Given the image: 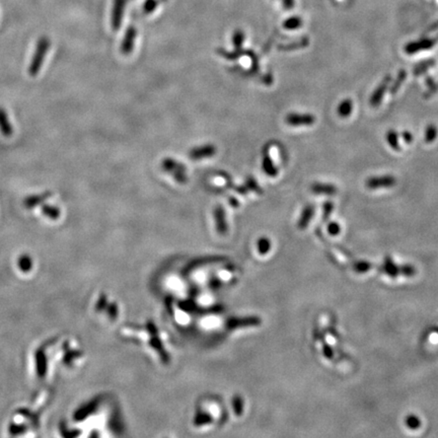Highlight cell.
<instances>
[{
    "label": "cell",
    "instance_id": "6da1fadb",
    "mask_svg": "<svg viewBox=\"0 0 438 438\" xmlns=\"http://www.w3.org/2000/svg\"><path fill=\"white\" fill-rule=\"evenodd\" d=\"M50 46H51V42L47 37H41L39 39L35 54L32 58V61L29 66L30 76H32V77L37 76L38 73L40 72V70H41L44 60H45L46 54L50 49Z\"/></svg>",
    "mask_w": 438,
    "mask_h": 438
},
{
    "label": "cell",
    "instance_id": "7a4b0ae2",
    "mask_svg": "<svg viewBox=\"0 0 438 438\" xmlns=\"http://www.w3.org/2000/svg\"><path fill=\"white\" fill-rule=\"evenodd\" d=\"M162 169L167 174L171 175L174 180L178 184H186L188 182L186 167L175 159L167 157L162 162Z\"/></svg>",
    "mask_w": 438,
    "mask_h": 438
},
{
    "label": "cell",
    "instance_id": "3957f363",
    "mask_svg": "<svg viewBox=\"0 0 438 438\" xmlns=\"http://www.w3.org/2000/svg\"><path fill=\"white\" fill-rule=\"evenodd\" d=\"M396 184V180L394 175H377V176H370L368 177L365 185L370 190H377V189H384V188H392Z\"/></svg>",
    "mask_w": 438,
    "mask_h": 438
},
{
    "label": "cell",
    "instance_id": "277c9868",
    "mask_svg": "<svg viewBox=\"0 0 438 438\" xmlns=\"http://www.w3.org/2000/svg\"><path fill=\"white\" fill-rule=\"evenodd\" d=\"M437 42H438V36L434 39H429V38L421 39V40H419V41H414V42L408 43L405 46L404 51L410 55L416 54L418 52L426 51V50L431 49Z\"/></svg>",
    "mask_w": 438,
    "mask_h": 438
},
{
    "label": "cell",
    "instance_id": "5b68a950",
    "mask_svg": "<svg viewBox=\"0 0 438 438\" xmlns=\"http://www.w3.org/2000/svg\"><path fill=\"white\" fill-rule=\"evenodd\" d=\"M285 122L289 126L298 127V126H311L315 122V118L311 114H298V113H289L285 117Z\"/></svg>",
    "mask_w": 438,
    "mask_h": 438
},
{
    "label": "cell",
    "instance_id": "8992f818",
    "mask_svg": "<svg viewBox=\"0 0 438 438\" xmlns=\"http://www.w3.org/2000/svg\"><path fill=\"white\" fill-rule=\"evenodd\" d=\"M125 6H126V0H114L112 17H111V25L114 31H118L122 25Z\"/></svg>",
    "mask_w": 438,
    "mask_h": 438
},
{
    "label": "cell",
    "instance_id": "52a82bcc",
    "mask_svg": "<svg viewBox=\"0 0 438 438\" xmlns=\"http://www.w3.org/2000/svg\"><path fill=\"white\" fill-rule=\"evenodd\" d=\"M392 82V76L391 75H387L382 83L378 85V87L375 88V90L372 92L370 98H369V104L372 108H377L378 106L381 105V103L383 102L384 96L389 88V86Z\"/></svg>",
    "mask_w": 438,
    "mask_h": 438
},
{
    "label": "cell",
    "instance_id": "ba28073f",
    "mask_svg": "<svg viewBox=\"0 0 438 438\" xmlns=\"http://www.w3.org/2000/svg\"><path fill=\"white\" fill-rule=\"evenodd\" d=\"M216 147L213 144H205L199 147H194L190 153L189 156L193 161H201V159L212 157L216 154Z\"/></svg>",
    "mask_w": 438,
    "mask_h": 438
},
{
    "label": "cell",
    "instance_id": "9c48e42d",
    "mask_svg": "<svg viewBox=\"0 0 438 438\" xmlns=\"http://www.w3.org/2000/svg\"><path fill=\"white\" fill-rule=\"evenodd\" d=\"M136 36H137V31L133 26L129 27L126 30L124 39H123L122 44L120 46V51L123 55H129L132 53L133 48H134V44H135Z\"/></svg>",
    "mask_w": 438,
    "mask_h": 438
},
{
    "label": "cell",
    "instance_id": "30bf717a",
    "mask_svg": "<svg viewBox=\"0 0 438 438\" xmlns=\"http://www.w3.org/2000/svg\"><path fill=\"white\" fill-rule=\"evenodd\" d=\"M310 190L314 194L327 195V196H333L338 192V189L335 185L326 184V183H313L310 186Z\"/></svg>",
    "mask_w": 438,
    "mask_h": 438
},
{
    "label": "cell",
    "instance_id": "8fae6325",
    "mask_svg": "<svg viewBox=\"0 0 438 438\" xmlns=\"http://www.w3.org/2000/svg\"><path fill=\"white\" fill-rule=\"evenodd\" d=\"M262 168L266 175L269 176H276L278 175V168L275 166L273 159L270 156L269 151H264L263 159H262Z\"/></svg>",
    "mask_w": 438,
    "mask_h": 438
},
{
    "label": "cell",
    "instance_id": "7c38bea8",
    "mask_svg": "<svg viewBox=\"0 0 438 438\" xmlns=\"http://www.w3.org/2000/svg\"><path fill=\"white\" fill-rule=\"evenodd\" d=\"M0 132L5 137H9L13 133V129L9 122L7 113L2 108H0Z\"/></svg>",
    "mask_w": 438,
    "mask_h": 438
},
{
    "label": "cell",
    "instance_id": "4fadbf2b",
    "mask_svg": "<svg viewBox=\"0 0 438 438\" xmlns=\"http://www.w3.org/2000/svg\"><path fill=\"white\" fill-rule=\"evenodd\" d=\"M313 213H314V207L312 205L306 206V208L303 210L300 220H298V224H297L298 228L306 229L311 220Z\"/></svg>",
    "mask_w": 438,
    "mask_h": 438
},
{
    "label": "cell",
    "instance_id": "5bb4252c",
    "mask_svg": "<svg viewBox=\"0 0 438 438\" xmlns=\"http://www.w3.org/2000/svg\"><path fill=\"white\" fill-rule=\"evenodd\" d=\"M51 196V192H46L44 194L41 195H34V196H30L28 197L25 200V205L28 208H34L36 206H38L39 204L43 203L45 200Z\"/></svg>",
    "mask_w": 438,
    "mask_h": 438
},
{
    "label": "cell",
    "instance_id": "9a60e30c",
    "mask_svg": "<svg viewBox=\"0 0 438 438\" xmlns=\"http://www.w3.org/2000/svg\"><path fill=\"white\" fill-rule=\"evenodd\" d=\"M309 44V40L307 38H304L302 40H298L297 42L291 43V44H286V45H279L278 46V50L279 51H294V50H300L303 48L307 47Z\"/></svg>",
    "mask_w": 438,
    "mask_h": 438
},
{
    "label": "cell",
    "instance_id": "2e32d148",
    "mask_svg": "<svg viewBox=\"0 0 438 438\" xmlns=\"http://www.w3.org/2000/svg\"><path fill=\"white\" fill-rule=\"evenodd\" d=\"M353 111V102L350 98H346L342 101L337 108L338 116L341 118H348Z\"/></svg>",
    "mask_w": 438,
    "mask_h": 438
},
{
    "label": "cell",
    "instance_id": "e0dca14e",
    "mask_svg": "<svg viewBox=\"0 0 438 438\" xmlns=\"http://www.w3.org/2000/svg\"><path fill=\"white\" fill-rule=\"evenodd\" d=\"M434 64H435L434 59H428V60L419 62L413 68V74L415 76H420V75L424 74L427 70L432 68L434 66Z\"/></svg>",
    "mask_w": 438,
    "mask_h": 438
},
{
    "label": "cell",
    "instance_id": "ac0fdd59",
    "mask_svg": "<svg viewBox=\"0 0 438 438\" xmlns=\"http://www.w3.org/2000/svg\"><path fill=\"white\" fill-rule=\"evenodd\" d=\"M407 75H408V73H407L406 70L402 69V70L399 71V73H397V75H396V78L394 79V82L393 83L392 87L390 88L391 94H394V93H396L397 91H399L400 88L402 87V85L406 81Z\"/></svg>",
    "mask_w": 438,
    "mask_h": 438
},
{
    "label": "cell",
    "instance_id": "d6986e66",
    "mask_svg": "<svg viewBox=\"0 0 438 438\" xmlns=\"http://www.w3.org/2000/svg\"><path fill=\"white\" fill-rule=\"evenodd\" d=\"M387 142L394 150H396V151L401 150L400 143H399V135H397V133L394 130H390L387 133Z\"/></svg>",
    "mask_w": 438,
    "mask_h": 438
},
{
    "label": "cell",
    "instance_id": "ffe728a7",
    "mask_svg": "<svg viewBox=\"0 0 438 438\" xmlns=\"http://www.w3.org/2000/svg\"><path fill=\"white\" fill-rule=\"evenodd\" d=\"M214 215H215L218 229L219 230L225 229L226 227H225V220H224V209L222 208V206H217L215 208Z\"/></svg>",
    "mask_w": 438,
    "mask_h": 438
},
{
    "label": "cell",
    "instance_id": "44dd1931",
    "mask_svg": "<svg viewBox=\"0 0 438 438\" xmlns=\"http://www.w3.org/2000/svg\"><path fill=\"white\" fill-rule=\"evenodd\" d=\"M245 33L242 30H235L232 35V44L234 46V50H242L243 44L245 42Z\"/></svg>",
    "mask_w": 438,
    "mask_h": 438
},
{
    "label": "cell",
    "instance_id": "7402d4cb",
    "mask_svg": "<svg viewBox=\"0 0 438 438\" xmlns=\"http://www.w3.org/2000/svg\"><path fill=\"white\" fill-rule=\"evenodd\" d=\"M303 26V19L298 16H291L283 23V27L286 30H296Z\"/></svg>",
    "mask_w": 438,
    "mask_h": 438
},
{
    "label": "cell",
    "instance_id": "603a6c76",
    "mask_svg": "<svg viewBox=\"0 0 438 438\" xmlns=\"http://www.w3.org/2000/svg\"><path fill=\"white\" fill-rule=\"evenodd\" d=\"M383 271H384L385 273H387L388 275H390L391 277H393V278L396 277L397 274L401 273L400 268H399V267H396V266L391 261V259H387V260H386L385 266L383 267Z\"/></svg>",
    "mask_w": 438,
    "mask_h": 438
},
{
    "label": "cell",
    "instance_id": "cb8c5ba5",
    "mask_svg": "<svg viewBox=\"0 0 438 438\" xmlns=\"http://www.w3.org/2000/svg\"><path fill=\"white\" fill-rule=\"evenodd\" d=\"M438 135V129L435 125L429 124L425 129V142L432 143Z\"/></svg>",
    "mask_w": 438,
    "mask_h": 438
},
{
    "label": "cell",
    "instance_id": "d4e9b609",
    "mask_svg": "<svg viewBox=\"0 0 438 438\" xmlns=\"http://www.w3.org/2000/svg\"><path fill=\"white\" fill-rule=\"evenodd\" d=\"M43 213L52 219H57L59 217V215H60V210H59V208L51 206V205H44L43 206Z\"/></svg>",
    "mask_w": 438,
    "mask_h": 438
},
{
    "label": "cell",
    "instance_id": "484cf974",
    "mask_svg": "<svg viewBox=\"0 0 438 438\" xmlns=\"http://www.w3.org/2000/svg\"><path fill=\"white\" fill-rule=\"evenodd\" d=\"M246 187L249 188L250 190H252L253 192H256L257 194H262L263 190L261 189V187L258 185V183L254 180V177L248 176L246 180Z\"/></svg>",
    "mask_w": 438,
    "mask_h": 438
},
{
    "label": "cell",
    "instance_id": "4316f807",
    "mask_svg": "<svg viewBox=\"0 0 438 438\" xmlns=\"http://www.w3.org/2000/svg\"><path fill=\"white\" fill-rule=\"evenodd\" d=\"M158 5V0H146L143 4V12L145 14H149L153 12Z\"/></svg>",
    "mask_w": 438,
    "mask_h": 438
},
{
    "label": "cell",
    "instance_id": "83f0119b",
    "mask_svg": "<svg viewBox=\"0 0 438 438\" xmlns=\"http://www.w3.org/2000/svg\"><path fill=\"white\" fill-rule=\"evenodd\" d=\"M353 267H354V270L358 273H365L369 269H371L372 265L368 262H357L354 264Z\"/></svg>",
    "mask_w": 438,
    "mask_h": 438
},
{
    "label": "cell",
    "instance_id": "f1b7e54d",
    "mask_svg": "<svg viewBox=\"0 0 438 438\" xmlns=\"http://www.w3.org/2000/svg\"><path fill=\"white\" fill-rule=\"evenodd\" d=\"M323 220L326 221L327 219L330 217V215L332 214L333 210H334V204L330 201H327L324 203L323 205Z\"/></svg>",
    "mask_w": 438,
    "mask_h": 438
},
{
    "label": "cell",
    "instance_id": "f546056e",
    "mask_svg": "<svg viewBox=\"0 0 438 438\" xmlns=\"http://www.w3.org/2000/svg\"><path fill=\"white\" fill-rule=\"evenodd\" d=\"M407 425H408V427L409 428H411V429H417L418 427L420 426V420L418 419V418L416 417V416H410V417H408V419H407Z\"/></svg>",
    "mask_w": 438,
    "mask_h": 438
},
{
    "label": "cell",
    "instance_id": "4dcf8cb0",
    "mask_svg": "<svg viewBox=\"0 0 438 438\" xmlns=\"http://www.w3.org/2000/svg\"><path fill=\"white\" fill-rule=\"evenodd\" d=\"M328 231H329V233L331 235H337L338 233L341 231V227L337 222H331L328 225Z\"/></svg>",
    "mask_w": 438,
    "mask_h": 438
},
{
    "label": "cell",
    "instance_id": "1f68e13d",
    "mask_svg": "<svg viewBox=\"0 0 438 438\" xmlns=\"http://www.w3.org/2000/svg\"><path fill=\"white\" fill-rule=\"evenodd\" d=\"M438 92V84H433L432 86L429 87V89L424 93V98H430L432 95H434L435 93Z\"/></svg>",
    "mask_w": 438,
    "mask_h": 438
},
{
    "label": "cell",
    "instance_id": "d6a6232c",
    "mask_svg": "<svg viewBox=\"0 0 438 438\" xmlns=\"http://www.w3.org/2000/svg\"><path fill=\"white\" fill-rule=\"evenodd\" d=\"M400 270H401V273H403L404 275H406L408 277H411L416 274V269L412 266H404V267H401Z\"/></svg>",
    "mask_w": 438,
    "mask_h": 438
},
{
    "label": "cell",
    "instance_id": "836d02e7",
    "mask_svg": "<svg viewBox=\"0 0 438 438\" xmlns=\"http://www.w3.org/2000/svg\"><path fill=\"white\" fill-rule=\"evenodd\" d=\"M259 247H260V251L262 253H266L269 249H270V241L267 240V238H262V240L259 242Z\"/></svg>",
    "mask_w": 438,
    "mask_h": 438
},
{
    "label": "cell",
    "instance_id": "e575fe53",
    "mask_svg": "<svg viewBox=\"0 0 438 438\" xmlns=\"http://www.w3.org/2000/svg\"><path fill=\"white\" fill-rule=\"evenodd\" d=\"M402 138H403V140H404L406 143H411V142L413 141V139H414L412 133L409 132V131H404V132L402 133Z\"/></svg>",
    "mask_w": 438,
    "mask_h": 438
},
{
    "label": "cell",
    "instance_id": "d590c367",
    "mask_svg": "<svg viewBox=\"0 0 438 438\" xmlns=\"http://www.w3.org/2000/svg\"><path fill=\"white\" fill-rule=\"evenodd\" d=\"M263 83H264L266 86H270V85H272V83H273V77H272V75H271L270 73H266V74L264 75Z\"/></svg>",
    "mask_w": 438,
    "mask_h": 438
},
{
    "label": "cell",
    "instance_id": "8d00e7d4",
    "mask_svg": "<svg viewBox=\"0 0 438 438\" xmlns=\"http://www.w3.org/2000/svg\"><path fill=\"white\" fill-rule=\"evenodd\" d=\"M283 6L286 9H291L294 6V0H282Z\"/></svg>",
    "mask_w": 438,
    "mask_h": 438
},
{
    "label": "cell",
    "instance_id": "74e56055",
    "mask_svg": "<svg viewBox=\"0 0 438 438\" xmlns=\"http://www.w3.org/2000/svg\"><path fill=\"white\" fill-rule=\"evenodd\" d=\"M324 353H325V355L327 356V358H329V359H331L332 358V356H333V350L329 347V346H325V349H324Z\"/></svg>",
    "mask_w": 438,
    "mask_h": 438
},
{
    "label": "cell",
    "instance_id": "f35d334b",
    "mask_svg": "<svg viewBox=\"0 0 438 438\" xmlns=\"http://www.w3.org/2000/svg\"><path fill=\"white\" fill-rule=\"evenodd\" d=\"M438 29V21L437 22H435L433 25H431L428 29H427V31H426V33H430V32H433V31H435V30H437Z\"/></svg>",
    "mask_w": 438,
    "mask_h": 438
},
{
    "label": "cell",
    "instance_id": "ab89813d",
    "mask_svg": "<svg viewBox=\"0 0 438 438\" xmlns=\"http://www.w3.org/2000/svg\"><path fill=\"white\" fill-rule=\"evenodd\" d=\"M425 82H426V85H427L428 87H430V86H432V85L434 84V79H433L432 77H427Z\"/></svg>",
    "mask_w": 438,
    "mask_h": 438
},
{
    "label": "cell",
    "instance_id": "60d3db41",
    "mask_svg": "<svg viewBox=\"0 0 438 438\" xmlns=\"http://www.w3.org/2000/svg\"><path fill=\"white\" fill-rule=\"evenodd\" d=\"M165 1H166V0H165Z\"/></svg>",
    "mask_w": 438,
    "mask_h": 438
}]
</instances>
